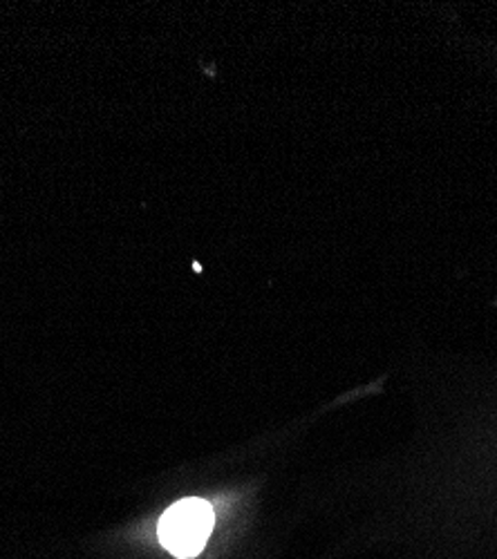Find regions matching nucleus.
Here are the masks:
<instances>
[{"mask_svg": "<svg viewBox=\"0 0 497 559\" xmlns=\"http://www.w3.org/2000/svg\"><path fill=\"white\" fill-rule=\"evenodd\" d=\"M213 524V508L204 499H182L159 520V542L175 557L189 559L202 552Z\"/></svg>", "mask_w": 497, "mask_h": 559, "instance_id": "nucleus-1", "label": "nucleus"}]
</instances>
